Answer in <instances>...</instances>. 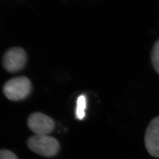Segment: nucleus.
Segmentation results:
<instances>
[{
	"instance_id": "obj_1",
	"label": "nucleus",
	"mask_w": 159,
	"mask_h": 159,
	"mask_svg": "<svg viewBox=\"0 0 159 159\" xmlns=\"http://www.w3.org/2000/svg\"><path fill=\"white\" fill-rule=\"evenodd\" d=\"M29 148L33 152L44 157H52L57 154L60 144L57 140L48 135H35L29 138Z\"/></svg>"
},
{
	"instance_id": "obj_2",
	"label": "nucleus",
	"mask_w": 159,
	"mask_h": 159,
	"mask_svg": "<svg viewBox=\"0 0 159 159\" xmlns=\"http://www.w3.org/2000/svg\"><path fill=\"white\" fill-rule=\"evenodd\" d=\"M31 90V83L28 78L21 76L8 80L3 87L6 97L12 101H19L28 96Z\"/></svg>"
},
{
	"instance_id": "obj_3",
	"label": "nucleus",
	"mask_w": 159,
	"mask_h": 159,
	"mask_svg": "<svg viewBox=\"0 0 159 159\" xmlns=\"http://www.w3.org/2000/svg\"><path fill=\"white\" fill-rule=\"evenodd\" d=\"M27 59V54L22 48L13 47L4 54L2 65L8 72L16 73L24 68Z\"/></svg>"
},
{
	"instance_id": "obj_4",
	"label": "nucleus",
	"mask_w": 159,
	"mask_h": 159,
	"mask_svg": "<svg viewBox=\"0 0 159 159\" xmlns=\"http://www.w3.org/2000/svg\"><path fill=\"white\" fill-rule=\"evenodd\" d=\"M28 126L36 135H48L55 127L54 120L41 113L32 114L28 119Z\"/></svg>"
},
{
	"instance_id": "obj_5",
	"label": "nucleus",
	"mask_w": 159,
	"mask_h": 159,
	"mask_svg": "<svg viewBox=\"0 0 159 159\" xmlns=\"http://www.w3.org/2000/svg\"><path fill=\"white\" fill-rule=\"evenodd\" d=\"M145 145L148 152L159 157V116L150 123L145 134Z\"/></svg>"
},
{
	"instance_id": "obj_6",
	"label": "nucleus",
	"mask_w": 159,
	"mask_h": 159,
	"mask_svg": "<svg viewBox=\"0 0 159 159\" xmlns=\"http://www.w3.org/2000/svg\"><path fill=\"white\" fill-rule=\"evenodd\" d=\"M87 107V99L84 95H80L77 100L75 116L77 119L83 120L85 117V110Z\"/></svg>"
},
{
	"instance_id": "obj_7",
	"label": "nucleus",
	"mask_w": 159,
	"mask_h": 159,
	"mask_svg": "<svg viewBox=\"0 0 159 159\" xmlns=\"http://www.w3.org/2000/svg\"><path fill=\"white\" fill-rule=\"evenodd\" d=\"M152 61L154 68L159 74V40L154 46L152 52Z\"/></svg>"
},
{
	"instance_id": "obj_8",
	"label": "nucleus",
	"mask_w": 159,
	"mask_h": 159,
	"mask_svg": "<svg viewBox=\"0 0 159 159\" xmlns=\"http://www.w3.org/2000/svg\"><path fill=\"white\" fill-rule=\"evenodd\" d=\"M0 159H18L11 152L7 150H0Z\"/></svg>"
}]
</instances>
